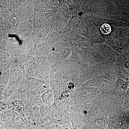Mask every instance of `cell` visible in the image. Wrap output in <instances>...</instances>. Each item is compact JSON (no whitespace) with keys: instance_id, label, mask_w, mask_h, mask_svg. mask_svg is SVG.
Instances as JSON below:
<instances>
[{"instance_id":"obj_1","label":"cell","mask_w":129,"mask_h":129,"mask_svg":"<svg viewBox=\"0 0 129 129\" xmlns=\"http://www.w3.org/2000/svg\"><path fill=\"white\" fill-rule=\"evenodd\" d=\"M100 29L102 34L105 35L109 34L111 31V27L107 23L102 24L100 27Z\"/></svg>"},{"instance_id":"obj_2","label":"cell","mask_w":129,"mask_h":129,"mask_svg":"<svg viewBox=\"0 0 129 129\" xmlns=\"http://www.w3.org/2000/svg\"><path fill=\"white\" fill-rule=\"evenodd\" d=\"M84 113L85 114H86V113H87V112H86V111H84Z\"/></svg>"}]
</instances>
